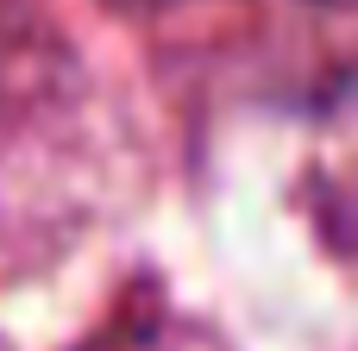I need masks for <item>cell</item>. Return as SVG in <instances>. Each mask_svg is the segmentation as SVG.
<instances>
[{"instance_id": "cell-1", "label": "cell", "mask_w": 358, "mask_h": 351, "mask_svg": "<svg viewBox=\"0 0 358 351\" xmlns=\"http://www.w3.org/2000/svg\"><path fill=\"white\" fill-rule=\"evenodd\" d=\"M113 13H164V6H182V0H107Z\"/></svg>"}]
</instances>
